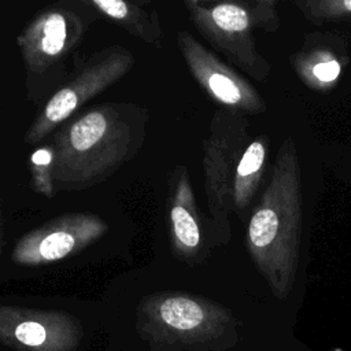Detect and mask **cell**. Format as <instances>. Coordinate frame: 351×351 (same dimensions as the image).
Instances as JSON below:
<instances>
[{
    "label": "cell",
    "mask_w": 351,
    "mask_h": 351,
    "mask_svg": "<svg viewBox=\"0 0 351 351\" xmlns=\"http://www.w3.org/2000/svg\"><path fill=\"white\" fill-rule=\"evenodd\" d=\"M149 112L134 103H104L88 108L55 133L56 191L92 188L137 155L147 136Z\"/></svg>",
    "instance_id": "obj_1"
},
{
    "label": "cell",
    "mask_w": 351,
    "mask_h": 351,
    "mask_svg": "<svg viewBox=\"0 0 351 351\" xmlns=\"http://www.w3.org/2000/svg\"><path fill=\"white\" fill-rule=\"evenodd\" d=\"M270 138L252 136L244 114L219 108L203 141V174L210 223L217 245L230 240V215L245 219L263 184Z\"/></svg>",
    "instance_id": "obj_2"
},
{
    "label": "cell",
    "mask_w": 351,
    "mask_h": 351,
    "mask_svg": "<svg viewBox=\"0 0 351 351\" xmlns=\"http://www.w3.org/2000/svg\"><path fill=\"white\" fill-rule=\"evenodd\" d=\"M245 243L273 295L288 298L296 280L302 244V173L291 136L281 143L269 182L248 218Z\"/></svg>",
    "instance_id": "obj_3"
},
{
    "label": "cell",
    "mask_w": 351,
    "mask_h": 351,
    "mask_svg": "<svg viewBox=\"0 0 351 351\" xmlns=\"http://www.w3.org/2000/svg\"><path fill=\"white\" fill-rule=\"evenodd\" d=\"M106 343V313L0 299V351H104Z\"/></svg>",
    "instance_id": "obj_4"
},
{
    "label": "cell",
    "mask_w": 351,
    "mask_h": 351,
    "mask_svg": "<svg viewBox=\"0 0 351 351\" xmlns=\"http://www.w3.org/2000/svg\"><path fill=\"white\" fill-rule=\"evenodd\" d=\"M184 7L196 30L233 66L258 81L269 77L271 67L259 53L254 32L280 27L277 1L184 0Z\"/></svg>",
    "instance_id": "obj_5"
},
{
    "label": "cell",
    "mask_w": 351,
    "mask_h": 351,
    "mask_svg": "<svg viewBox=\"0 0 351 351\" xmlns=\"http://www.w3.org/2000/svg\"><path fill=\"white\" fill-rule=\"evenodd\" d=\"M133 64V53L122 45H110L92 53L38 111L25 133V143L38 144L89 99L125 77Z\"/></svg>",
    "instance_id": "obj_6"
},
{
    "label": "cell",
    "mask_w": 351,
    "mask_h": 351,
    "mask_svg": "<svg viewBox=\"0 0 351 351\" xmlns=\"http://www.w3.org/2000/svg\"><path fill=\"white\" fill-rule=\"evenodd\" d=\"M107 230V222L97 214L66 213L23 233L12 247L11 262L25 267L53 265L84 251Z\"/></svg>",
    "instance_id": "obj_7"
},
{
    "label": "cell",
    "mask_w": 351,
    "mask_h": 351,
    "mask_svg": "<svg viewBox=\"0 0 351 351\" xmlns=\"http://www.w3.org/2000/svg\"><path fill=\"white\" fill-rule=\"evenodd\" d=\"M88 21L67 3L41 8L16 37L26 75L40 77L59 64L82 41Z\"/></svg>",
    "instance_id": "obj_8"
},
{
    "label": "cell",
    "mask_w": 351,
    "mask_h": 351,
    "mask_svg": "<svg viewBox=\"0 0 351 351\" xmlns=\"http://www.w3.org/2000/svg\"><path fill=\"white\" fill-rule=\"evenodd\" d=\"M177 47L193 80L222 108L244 115H258L266 111L267 106L259 92L189 32L177 33Z\"/></svg>",
    "instance_id": "obj_9"
},
{
    "label": "cell",
    "mask_w": 351,
    "mask_h": 351,
    "mask_svg": "<svg viewBox=\"0 0 351 351\" xmlns=\"http://www.w3.org/2000/svg\"><path fill=\"white\" fill-rule=\"evenodd\" d=\"M169 243L174 256L188 267L202 265L217 245L210 219L199 211L188 169L177 165L169 176L166 199Z\"/></svg>",
    "instance_id": "obj_10"
},
{
    "label": "cell",
    "mask_w": 351,
    "mask_h": 351,
    "mask_svg": "<svg viewBox=\"0 0 351 351\" xmlns=\"http://www.w3.org/2000/svg\"><path fill=\"white\" fill-rule=\"evenodd\" d=\"M85 7L119 25L145 44L160 48L163 30L159 14L151 1L82 0Z\"/></svg>",
    "instance_id": "obj_11"
},
{
    "label": "cell",
    "mask_w": 351,
    "mask_h": 351,
    "mask_svg": "<svg viewBox=\"0 0 351 351\" xmlns=\"http://www.w3.org/2000/svg\"><path fill=\"white\" fill-rule=\"evenodd\" d=\"M295 58L293 69L308 88L329 90L337 84L343 66L332 45L304 47Z\"/></svg>",
    "instance_id": "obj_12"
},
{
    "label": "cell",
    "mask_w": 351,
    "mask_h": 351,
    "mask_svg": "<svg viewBox=\"0 0 351 351\" xmlns=\"http://www.w3.org/2000/svg\"><path fill=\"white\" fill-rule=\"evenodd\" d=\"M30 185L34 192L45 199L53 197V147L52 144L37 148L29 160Z\"/></svg>",
    "instance_id": "obj_13"
},
{
    "label": "cell",
    "mask_w": 351,
    "mask_h": 351,
    "mask_svg": "<svg viewBox=\"0 0 351 351\" xmlns=\"http://www.w3.org/2000/svg\"><path fill=\"white\" fill-rule=\"evenodd\" d=\"M296 5L313 23L351 19V0H304Z\"/></svg>",
    "instance_id": "obj_14"
},
{
    "label": "cell",
    "mask_w": 351,
    "mask_h": 351,
    "mask_svg": "<svg viewBox=\"0 0 351 351\" xmlns=\"http://www.w3.org/2000/svg\"><path fill=\"white\" fill-rule=\"evenodd\" d=\"M5 244V230H4V218H3V211H1V206H0V255L3 252Z\"/></svg>",
    "instance_id": "obj_15"
}]
</instances>
